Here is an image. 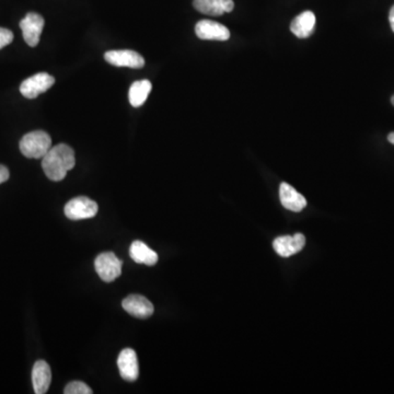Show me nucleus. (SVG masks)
<instances>
[{"mask_svg":"<svg viewBox=\"0 0 394 394\" xmlns=\"http://www.w3.org/2000/svg\"><path fill=\"white\" fill-rule=\"evenodd\" d=\"M76 164L75 152L68 144H59L51 147L42 158L43 171L51 181L59 182L74 169Z\"/></svg>","mask_w":394,"mask_h":394,"instance_id":"1","label":"nucleus"},{"mask_svg":"<svg viewBox=\"0 0 394 394\" xmlns=\"http://www.w3.org/2000/svg\"><path fill=\"white\" fill-rule=\"evenodd\" d=\"M20 152L30 159H42L51 148V138L43 130L27 133L20 140Z\"/></svg>","mask_w":394,"mask_h":394,"instance_id":"2","label":"nucleus"},{"mask_svg":"<svg viewBox=\"0 0 394 394\" xmlns=\"http://www.w3.org/2000/svg\"><path fill=\"white\" fill-rule=\"evenodd\" d=\"M98 204L86 196H78L70 199L65 206L64 211L70 221L93 218L98 214Z\"/></svg>","mask_w":394,"mask_h":394,"instance_id":"3","label":"nucleus"},{"mask_svg":"<svg viewBox=\"0 0 394 394\" xmlns=\"http://www.w3.org/2000/svg\"><path fill=\"white\" fill-rule=\"evenodd\" d=\"M122 261L113 252L101 253L96 261L94 267L103 282L112 283L122 274Z\"/></svg>","mask_w":394,"mask_h":394,"instance_id":"4","label":"nucleus"},{"mask_svg":"<svg viewBox=\"0 0 394 394\" xmlns=\"http://www.w3.org/2000/svg\"><path fill=\"white\" fill-rule=\"evenodd\" d=\"M54 84V77L47 73H39L23 81V84L20 86V92L25 98L35 99L39 94L47 92Z\"/></svg>","mask_w":394,"mask_h":394,"instance_id":"5","label":"nucleus"},{"mask_svg":"<svg viewBox=\"0 0 394 394\" xmlns=\"http://www.w3.org/2000/svg\"><path fill=\"white\" fill-rule=\"evenodd\" d=\"M44 25V18L39 13H29L21 20L20 27L23 30V39L29 47H37Z\"/></svg>","mask_w":394,"mask_h":394,"instance_id":"6","label":"nucleus"},{"mask_svg":"<svg viewBox=\"0 0 394 394\" xmlns=\"http://www.w3.org/2000/svg\"><path fill=\"white\" fill-rule=\"evenodd\" d=\"M104 59L109 64L116 67H130L140 69L144 66V59L137 51L130 49L121 51H109L104 54Z\"/></svg>","mask_w":394,"mask_h":394,"instance_id":"7","label":"nucleus"},{"mask_svg":"<svg viewBox=\"0 0 394 394\" xmlns=\"http://www.w3.org/2000/svg\"><path fill=\"white\" fill-rule=\"evenodd\" d=\"M118 366L121 377L126 381H136L140 377L137 355L132 348H125L120 352Z\"/></svg>","mask_w":394,"mask_h":394,"instance_id":"8","label":"nucleus"},{"mask_svg":"<svg viewBox=\"0 0 394 394\" xmlns=\"http://www.w3.org/2000/svg\"><path fill=\"white\" fill-rule=\"evenodd\" d=\"M306 245V238L302 233L294 235H283L276 238L273 243L277 254L283 257H289L300 252Z\"/></svg>","mask_w":394,"mask_h":394,"instance_id":"9","label":"nucleus"},{"mask_svg":"<svg viewBox=\"0 0 394 394\" xmlns=\"http://www.w3.org/2000/svg\"><path fill=\"white\" fill-rule=\"evenodd\" d=\"M195 33L201 39L227 41L230 37V32L227 27L211 20H201L196 25Z\"/></svg>","mask_w":394,"mask_h":394,"instance_id":"10","label":"nucleus"},{"mask_svg":"<svg viewBox=\"0 0 394 394\" xmlns=\"http://www.w3.org/2000/svg\"><path fill=\"white\" fill-rule=\"evenodd\" d=\"M124 310L137 319H148L154 314V306L147 298L140 295H130L122 302Z\"/></svg>","mask_w":394,"mask_h":394,"instance_id":"11","label":"nucleus"},{"mask_svg":"<svg viewBox=\"0 0 394 394\" xmlns=\"http://www.w3.org/2000/svg\"><path fill=\"white\" fill-rule=\"evenodd\" d=\"M193 6L199 13L218 17L231 13L235 4L233 0H194Z\"/></svg>","mask_w":394,"mask_h":394,"instance_id":"12","label":"nucleus"},{"mask_svg":"<svg viewBox=\"0 0 394 394\" xmlns=\"http://www.w3.org/2000/svg\"><path fill=\"white\" fill-rule=\"evenodd\" d=\"M279 197L285 209L299 213L307 206V199L304 195L298 193L292 185L288 183H282L279 186Z\"/></svg>","mask_w":394,"mask_h":394,"instance_id":"13","label":"nucleus"},{"mask_svg":"<svg viewBox=\"0 0 394 394\" xmlns=\"http://www.w3.org/2000/svg\"><path fill=\"white\" fill-rule=\"evenodd\" d=\"M51 381V371L49 364L44 360H37L32 369V383L35 393H47Z\"/></svg>","mask_w":394,"mask_h":394,"instance_id":"14","label":"nucleus"},{"mask_svg":"<svg viewBox=\"0 0 394 394\" xmlns=\"http://www.w3.org/2000/svg\"><path fill=\"white\" fill-rule=\"evenodd\" d=\"M316 23V16L312 11H304L293 20L290 31L299 39H307L314 33Z\"/></svg>","mask_w":394,"mask_h":394,"instance_id":"15","label":"nucleus"},{"mask_svg":"<svg viewBox=\"0 0 394 394\" xmlns=\"http://www.w3.org/2000/svg\"><path fill=\"white\" fill-rule=\"evenodd\" d=\"M130 255L133 261L138 264L154 266L158 262L157 253L150 249L147 245H144L142 241L136 240L132 243L130 247Z\"/></svg>","mask_w":394,"mask_h":394,"instance_id":"16","label":"nucleus"},{"mask_svg":"<svg viewBox=\"0 0 394 394\" xmlns=\"http://www.w3.org/2000/svg\"><path fill=\"white\" fill-rule=\"evenodd\" d=\"M152 89V85L149 80L144 79V80L135 81L134 84L130 86V92H128L130 104L134 108L142 106L147 100Z\"/></svg>","mask_w":394,"mask_h":394,"instance_id":"17","label":"nucleus"},{"mask_svg":"<svg viewBox=\"0 0 394 394\" xmlns=\"http://www.w3.org/2000/svg\"><path fill=\"white\" fill-rule=\"evenodd\" d=\"M65 394H91L92 390L85 382L73 381L66 386L64 390Z\"/></svg>","mask_w":394,"mask_h":394,"instance_id":"18","label":"nucleus"},{"mask_svg":"<svg viewBox=\"0 0 394 394\" xmlns=\"http://www.w3.org/2000/svg\"><path fill=\"white\" fill-rule=\"evenodd\" d=\"M13 41V33L5 27H0V49L9 45Z\"/></svg>","mask_w":394,"mask_h":394,"instance_id":"19","label":"nucleus"},{"mask_svg":"<svg viewBox=\"0 0 394 394\" xmlns=\"http://www.w3.org/2000/svg\"><path fill=\"white\" fill-rule=\"evenodd\" d=\"M10 173L9 170L7 167L0 164V184L4 183V182L8 181L9 179Z\"/></svg>","mask_w":394,"mask_h":394,"instance_id":"20","label":"nucleus"},{"mask_svg":"<svg viewBox=\"0 0 394 394\" xmlns=\"http://www.w3.org/2000/svg\"><path fill=\"white\" fill-rule=\"evenodd\" d=\"M389 21L390 25H391L392 31L394 32V6L391 8V10H390Z\"/></svg>","mask_w":394,"mask_h":394,"instance_id":"21","label":"nucleus"},{"mask_svg":"<svg viewBox=\"0 0 394 394\" xmlns=\"http://www.w3.org/2000/svg\"><path fill=\"white\" fill-rule=\"evenodd\" d=\"M388 140H389L392 144H394V132L390 133L389 136H388Z\"/></svg>","mask_w":394,"mask_h":394,"instance_id":"22","label":"nucleus"},{"mask_svg":"<svg viewBox=\"0 0 394 394\" xmlns=\"http://www.w3.org/2000/svg\"><path fill=\"white\" fill-rule=\"evenodd\" d=\"M391 102H392V104H393V106H394V96L392 97V98H391Z\"/></svg>","mask_w":394,"mask_h":394,"instance_id":"23","label":"nucleus"}]
</instances>
